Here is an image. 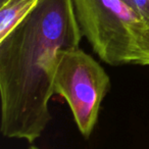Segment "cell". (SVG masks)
I'll return each instance as SVG.
<instances>
[{
	"instance_id": "obj_2",
	"label": "cell",
	"mask_w": 149,
	"mask_h": 149,
	"mask_svg": "<svg viewBox=\"0 0 149 149\" xmlns=\"http://www.w3.org/2000/svg\"><path fill=\"white\" fill-rule=\"evenodd\" d=\"M82 35L100 59L110 65L140 64L139 39L145 28L123 0H72Z\"/></svg>"
},
{
	"instance_id": "obj_7",
	"label": "cell",
	"mask_w": 149,
	"mask_h": 149,
	"mask_svg": "<svg viewBox=\"0 0 149 149\" xmlns=\"http://www.w3.org/2000/svg\"><path fill=\"white\" fill-rule=\"evenodd\" d=\"M123 1H125V2L129 5V6H131L133 9H134V3H133V0H123ZM134 10H135V9H134Z\"/></svg>"
},
{
	"instance_id": "obj_1",
	"label": "cell",
	"mask_w": 149,
	"mask_h": 149,
	"mask_svg": "<svg viewBox=\"0 0 149 149\" xmlns=\"http://www.w3.org/2000/svg\"><path fill=\"white\" fill-rule=\"evenodd\" d=\"M72 0H39L0 40V130L33 143L51 120L49 101L60 53L80 47Z\"/></svg>"
},
{
	"instance_id": "obj_4",
	"label": "cell",
	"mask_w": 149,
	"mask_h": 149,
	"mask_svg": "<svg viewBox=\"0 0 149 149\" xmlns=\"http://www.w3.org/2000/svg\"><path fill=\"white\" fill-rule=\"evenodd\" d=\"M39 0H13L0 6V40L4 39L34 8Z\"/></svg>"
},
{
	"instance_id": "obj_9",
	"label": "cell",
	"mask_w": 149,
	"mask_h": 149,
	"mask_svg": "<svg viewBox=\"0 0 149 149\" xmlns=\"http://www.w3.org/2000/svg\"><path fill=\"white\" fill-rule=\"evenodd\" d=\"M28 149H40V148H38L37 146H31V147H29Z\"/></svg>"
},
{
	"instance_id": "obj_8",
	"label": "cell",
	"mask_w": 149,
	"mask_h": 149,
	"mask_svg": "<svg viewBox=\"0 0 149 149\" xmlns=\"http://www.w3.org/2000/svg\"><path fill=\"white\" fill-rule=\"evenodd\" d=\"M10 1H13V0H0V6H3V5L7 4V3H9Z\"/></svg>"
},
{
	"instance_id": "obj_3",
	"label": "cell",
	"mask_w": 149,
	"mask_h": 149,
	"mask_svg": "<svg viewBox=\"0 0 149 149\" xmlns=\"http://www.w3.org/2000/svg\"><path fill=\"white\" fill-rule=\"evenodd\" d=\"M109 87L110 80L105 70L80 47L60 53L54 93L68 102L74 123L85 138H89L95 128Z\"/></svg>"
},
{
	"instance_id": "obj_5",
	"label": "cell",
	"mask_w": 149,
	"mask_h": 149,
	"mask_svg": "<svg viewBox=\"0 0 149 149\" xmlns=\"http://www.w3.org/2000/svg\"><path fill=\"white\" fill-rule=\"evenodd\" d=\"M134 9L140 17L145 28L149 29V0H133Z\"/></svg>"
},
{
	"instance_id": "obj_6",
	"label": "cell",
	"mask_w": 149,
	"mask_h": 149,
	"mask_svg": "<svg viewBox=\"0 0 149 149\" xmlns=\"http://www.w3.org/2000/svg\"><path fill=\"white\" fill-rule=\"evenodd\" d=\"M139 45L142 54L141 65H149V29L147 28H144L141 32Z\"/></svg>"
}]
</instances>
